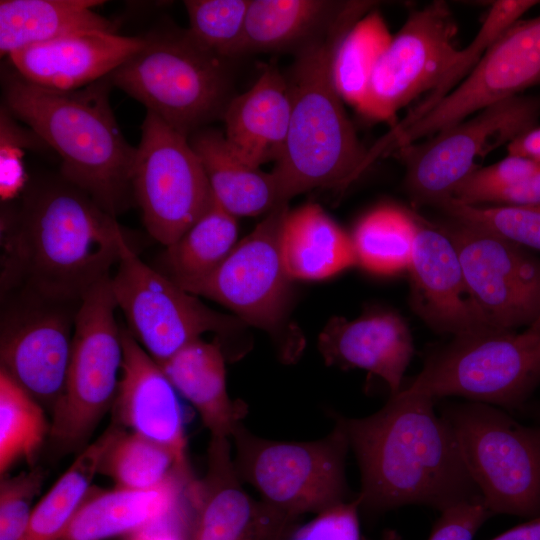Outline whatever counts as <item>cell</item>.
Instances as JSON below:
<instances>
[{"label": "cell", "instance_id": "obj_1", "mask_svg": "<svg viewBox=\"0 0 540 540\" xmlns=\"http://www.w3.org/2000/svg\"><path fill=\"white\" fill-rule=\"evenodd\" d=\"M0 231V291L70 301L111 277L126 240L114 216L61 176L29 188Z\"/></svg>", "mask_w": 540, "mask_h": 540}, {"label": "cell", "instance_id": "obj_2", "mask_svg": "<svg viewBox=\"0 0 540 540\" xmlns=\"http://www.w3.org/2000/svg\"><path fill=\"white\" fill-rule=\"evenodd\" d=\"M361 471L359 507L377 514L420 504L443 512L482 499L456 437L434 410V399L402 389L376 413L335 416Z\"/></svg>", "mask_w": 540, "mask_h": 540}, {"label": "cell", "instance_id": "obj_3", "mask_svg": "<svg viewBox=\"0 0 540 540\" xmlns=\"http://www.w3.org/2000/svg\"><path fill=\"white\" fill-rule=\"evenodd\" d=\"M374 1H347L337 18L293 52L285 74L291 101L287 140L271 171L283 203L317 188L344 190L363 173L365 149L333 79L336 49Z\"/></svg>", "mask_w": 540, "mask_h": 540}, {"label": "cell", "instance_id": "obj_4", "mask_svg": "<svg viewBox=\"0 0 540 540\" xmlns=\"http://www.w3.org/2000/svg\"><path fill=\"white\" fill-rule=\"evenodd\" d=\"M110 75L60 91L35 85L16 71L4 83L7 111L27 124L61 158V177L116 216L133 197L136 147L124 138L112 111Z\"/></svg>", "mask_w": 540, "mask_h": 540}, {"label": "cell", "instance_id": "obj_5", "mask_svg": "<svg viewBox=\"0 0 540 540\" xmlns=\"http://www.w3.org/2000/svg\"><path fill=\"white\" fill-rule=\"evenodd\" d=\"M144 40L110 74L112 85L186 137L222 118L235 96L228 60L203 47L188 29Z\"/></svg>", "mask_w": 540, "mask_h": 540}, {"label": "cell", "instance_id": "obj_6", "mask_svg": "<svg viewBox=\"0 0 540 540\" xmlns=\"http://www.w3.org/2000/svg\"><path fill=\"white\" fill-rule=\"evenodd\" d=\"M111 277L95 285L80 304L64 390L51 412L49 447L54 456L80 453L113 407L123 346Z\"/></svg>", "mask_w": 540, "mask_h": 540}, {"label": "cell", "instance_id": "obj_7", "mask_svg": "<svg viewBox=\"0 0 540 540\" xmlns=\"http://www.w3.org/2000/svg\"><path fill=\"white\" fill-rule=\"evenodd\" d=\"M441 416L487 509L493 515L540 516V426L472 401L446 406Z\"/></svg>", "mask_w": 540, "mask_h": 540}, {"label": "cell", "instance_id": "obj_8", "mask_svg": "<svg viewBox=\"0 0 540 540\" xmlns=\"http://www.w3.org/2000/svg\"><path fill=\"white\" fill-rule=\"evenodd\" d=\"M539 383L540 331L490 330L456 336L430 355L402 390L434 400L460 396L517 408Z\"/></svg>", "mask_w": 540, "mask_h": 540}, {"label": "cell", "instance_id": "obj_9", "mask_svg": "<svg viewBox=\"0 0 540 540\" xmlns=\"http://www.w3.org/2000/svg\"><path fill=\"white\" fill-rule=\"evenodd\" d=\"M231 438L238 477L255 487L267 504L298 518L350 501L345 477L350 445L337 418L331 433L315 441L265 439L242 423Z\"/></svg>", "mask_w": 540, "mask_h": 540}, {"label": "cell", "instance_id": "obj_10", "mask_svg": "<svg viewBox=\"0 0 540 540\" xmlns=\"http://www.w3.org/2000/svg\"><path fill=\"white\" fill-rule=\"evenodd\" d=\"M536 84H540V15L506 30L470 73L418 119L392 125L367 149L364 168Z\"/></svg>", "mask_w": 540, "mask_h": 540}, {"label": "cell", "instance_id": "obj_11", "mask_svg": "<svg viewBox=\"0 0 540 540\" xmlns=\"http://www.w3.org/2000/svg\"><path fill=\"white\" fill-rule=\"evenodd\" d=\"M131 187L148 233L165 247L176 242L214 203L188 137L151 112L141 125Z\"/></svg>", "mask_w": 540, "mask_h": 540}, {"label": "cell", "instance_id": "obj_12", "mask_svg": "<svg viewBox=\"0 0 540 540\" xmlns=\"http://www.w3.org/2000/svg\"><path fill=\"white\" fill-rule=\"evenodd\" d=\"M539 114L540 99L515 96L397 151L412 201L439 206L452 198L479 158L535 127Z\"/></svg>", "mask_w": 540, "mask_h": 540}, {"label": "cell", "instance_id": "obj_13", "mask_svg": "<svg viewBox=\"0 0 540 540\" xmlns=\"http://www.w3.org/2000/svg\"><path fill=\"white\" fill-rule=\"evenodd\" d=\"M111 288L125 316L127 330L156 361L163 362L206 332L220 336L238 331L244 322L212 310L196 295L182 289L155 268L144 263L128 244Z\"/></svg>", "mask_w": 540, "mask_h": 540}, {"label": "cell", "instance_id": "obj_14", "mask_svg": "<svg viewBox=\"0 0 540 540\" xmlns=\"http://www.w3.org/2000/svg\"><path fill=\"white\" fill-rule=\"evenodd\" d=\"M1 292L0 368L50 413L62 395L81 301Z\"/></svg>", "mask_w": 540, "mask_h": 540}, {"label": "cell", "instance_id": "obj_15", "mask_svg": "<svg viewBox=\"0 0 540 540\" xmlns=\"http://www.w3.org/2000/svg\"><path fill=\"white\" fill-rule=\"evenodd\" d=\"M457 33L444 1L412 11L378 60L358 112L392 126L398 111L430 92L455 62Z\"/></svg>", "mask_w": 540, "mask_h": 540}, {"label": "cell", "instance_id": "obj_16", "mask_svg": "<svg viewBox=\"0 0 540 540\" xmlns=\"http://www.w3.org/2000/svg\"><path fill=\"white\" fill-rule=\"evenodd\" d=\"M451 239L475 302L498 330L531 325L540 303V259L505 238L451 219Z\"/></svg>", "mask_w": 540, "mask_h": 540}, {"label": "cell", "instance_id": "obj_17", "mask_svg": "<svg viewBox=\"0 0 540 540\" xmlns=\"http://www.w3.org/2000/svg\"><path fill=\"white\" fill-rule=\"evenodd\" d=\"M281 204L237 242L220 267L196 290L232 310L246 324L277 335L289 304L291 282L280 249L288 213Z\"/></svg>", "mask_w": 540, "mask_h": 540}, {"label": "cell", "instance_id": "obj_18", "mask_svg": "<svg viewBox=\"0 0 540 540\" xmlns=\"http://www.w3.org/2000/svg\"><path fill=\"white\" fill-rule=\"evenodd\" d=\"M229 440L210 439L207 472L192 486L189 540H285L297 518L245 492Z\"/></svg>", "mask_w": 540, "mask_h": 540}, {"label": "cell", "instance_id": "obj_19", "mask_svg": "<svg viewBox=\"0 0 540 540\" xmlns=\"http://www.w3.org/2000/svg\"><path fill=\"white\" fill-rule=\"evenodd\" d=\"M413 213L416 234L411 263L410 303L432 329L463 336L498 330L468 289L457 251L440 225Z\"/></svg>", "mask_w": 540, "mask_h": 540}, {"label": "cell", "instance_id": "obj_20", "mask_svg": "<svg viewBox=\"0 0 540 540\" xmlns=\"http://www.w3.org/2000/svg\"><path fill=\"white\" fill-rule=\"evenodd\" d=\"M123 361L114 422L172 451L190 466L184 416L178 392L156 361L121 328Z\"/></svg>", "mask_w": 540, "mask_h": 540}, {"label": "cell", "instance_id": "obj_21", "mask_svg": "<svg viewBox=\"0 0 540 540\" xmlns=\"http://www.w3.org/2000/svg\"><path fill=\"white\" fill-rule=\"evenodd\" d=\"M144 37L81 31L15 51L8 57L25 80L70 91L109 76L143 45Z\"/></svg>", "mask_w": 540, "mask_h": 540}, {"label": "cell", "instance_id": "obj_22", "mask_svg": "<svg viewBox=\"0 0 540 540\" xmlns=\"http://www.w3.org/2000/svg\"><path fill=\"white\" fill-rule=\"evenodd\" d=\"M327 365L360 368L382 378L391 395L401 390L402 379L414 352L408 325L396 313L377 311L353 320L334 317L318 338Z\"/></svg>", "mask_w": 540, "mask_h": 540}, {"label": "cell", "instance_id": "obj_23", "mask_svg": "<svg viewBox=\"0 0 540 540\" xmlns=\"http://www.w3.org/2000/svg\"><path fill=\"white\" fill-rule=\"evenodd\" d=\"M290 117L285 74L275 64H265L252 87L228 103L222 115L224 136L237 156L260 168L281 158Z\"/></svg>", "mask_w": 540, "mask_h": 540}, {"label": "cell", "instance_id": "obj_24", "mask_svg": "<svg viewBox=\"0 0 540 540\" xmlns=\"http://www.w3.org/2000/svg\"><path fill=\"white\" fill-rule=\"evenodd\" d=\"M196 478L180 475L151 490H89L59 540L129 535L173 509Z\"/></svg>", "mask_w": 540, "mask_h": 540}, {"label": "cell", "instance_id": "obj_25", "mask_svg": "<svg viewBox=\"0 0 540 540\" xmlns=\"http://www.w3.org/2000/svg\"><path fill=\"white\" fill-rule=\"evenodd\" d=\"M179 395L198 411L212 438H231L246 414L226 387L225 353L219 341L195 340L157 363Z\"/></svg>", "mask_w": 540, "mask_h": 540}, {"label": "cell", "instance_id": "obj_26", "mask_svg": "<svg viewBox=\"0 0 540 540\" xmlns=\"http://www.w3.org/2000/svg\"><path fill=\"white\" fill-rule=\"evenodd\" d=\"M203 166L214 200L231 215L258 216L283 203L272 172L243 161L224 132L204 127L188 137Z\"/></svg>", "mask_w": 540, "mask_h": 540}, {"label": "cell", "instance_id": "obj_27", "mask_svg": "<svg viewBox=\"0 0 540 540\" xmlns=\"http://www.w3.org/2000/svg\"><path fill=\"white\" fill-rule=\"evenodd\" d=\"M280 249L292 280H323L357 265L351 235L314 203L288 211Z\"/></svg>", "mask_w": 540, "mask_h": 540}, {"label": "cell", "instance_id": "obj_28", "mask_svg": "<svg viewBox=\"0 0 540 540\" xmlns=\"http://www.w3.org/2000/svg\"><path fill=\"white\" fill-rule=\"evenodd\" d=\"M347 1L251 0L234 58L263 52H294L325 30Z\"/></svg>", "mask_w": 540, "mask_h": 540}, {"label": "cell", "instance_id": "obj_29", "mask_svg": "<svg viewBox=\"0 0 540 540\" xmlns=\"http://www.w3.org/2000/svg\"><path fill=\"white\" fill-rule=\"evenodd\" d=\"M102 3L99 0H1V56L75 32H116L114 23L95 10Z\"/></svg>", "mask_w": 540, "mask_h": 540}, {"label": "cell", "instance_id": "obj_30", "mask_svg": "<svg viewBox=\"0 0 540 540\" xmlns=\"http://www.w3.org/2000/svg\"><path fill=\"white\" fill-rule=\"evenodd\" d=\"M237 238V218L214 200L176 242L165 247L156 270L194 295L228 257Z\"/></svg>", "mask_w": 540, "mask_h": 540}, {"label": "cell", "instance_id": "obj_31", "mask_svg": "<svg viewBox=\"0 0 540 540\" xmlns=\"http://www.w3.org/2000/svg\"><path fill=\"white\" fill-rule=\"evenodd\" d=\"M124 428L113 422L90 443L34 507L20 540H59L87 496L101 461Z\"/></svg>", "mask_w": 540, "mask_h": 540}, {"label": "cell", "instance_id": "obj_32", "mask_svg": "<svg viewBox=\"0 0 540 540\" xmlns=\"http://www.w3.org/2000/svg\"><path fill=\"white\" fill-rule=\"evenodd\" d=\"M415 234L412 212L393 205L374 208L359 220L351 235L356 264L378 275L407 271Z\"/></svg>", "mask_w": 540, "mask_h": 540}, {"label": "cell", "instance_id": "obj_33", "mask_svg": "<svg viewBox=\"0 0 540 540\" xmlns=\"http://www.w3.org/2000/svg\"><path fill=\"white\" fill-rule=\"evenodd\" d=\"M50 433L44 407L0 368V474L19 461L34 467Z\"/></svg>", "mask_w": 540, "mask_h": 540}, {"label": "cell", "instance_id": "obj_34", "mask_svg": "<svg viewBox=\"0 0 540 540\" xmlns=\"http://www.w3.org/2000/svg\"><path fill=\"white\" fill-rule=\"evenodd\" d=\"M98 473L124 490H151L177 476L193 475L190 466L183 465L168 448L125 430L106 451Z\"/></svg>", "mask_w": 540, "mask_h": 540}, {"label": "cell", "instance_id": "obj_35", "mask_svg": "<svg viewBox=\"0 0 540 540\" xmlns=\"http://www.w3.org/2000/svg\"><path fill=\"white\" fill-rule=\"evenodd\" d=\"M393 35L377 10L360 18L340 41L333 61V79L341 99L359 110L375 66Z\"/></svg>", "mask_w": 540, "mask_h": 540}, {"label": "cell", "instance_id": "obj_36", "mask_svg": "<svg viewBox=\"0 0 540 540\" xmlns=\"http://www.w3.org/2000/svg\"><path fill=\"white\" fill-rule=\"evenodd\" d=\"M539 2L535 0L495 1L472 41L465 48L460 49L455 62L438 84L393 125H408L436 105L470 73L494 42Z\"/></svg>", "mask_w": 540, "mask_h": 540}, {"label": "cell", "instance_id": "obj_37", "mask_svg": "<svg viewBox=\"0 0 540 540\" xmlns=\"http://www.w3.org/2000/svg\"><path fill=\"white\" fill-rule=\"evenodd\" d=\"M438 207L451 219L540 251V205H470L449 198Z\"/></svg>", "mask_w": 540, "mask_h": 540}, {"label": "cell", "instance_id": "obj_38", "mask_svg": "<svg viewBox=\"0 0 540 540\" xmlns=\"http://www.w3.org/2000/svg\"><path fill=\"white\" fill-rule=\"evenodd\" d=\"M251 0H186L189 32L217 56L234 58Z\"/></svg>", "mask_w": 540, "mask_h": 540}, {"label": "cell", "instance_id": "obj_39", "mask_svg": "<svg viewBox=\"0 0 540 540\" xmlns=\"http://www.w3.org/2000/svg\"><path fill=\"white\" fill-rule=\"evenodd\" d=\"M41 467L15 476H2L0 482V540H20L29 524L34 498L45 482Z\"/></svg>", "mask_w": 540, "mask_h": 540}, {"label": "cell", "instance_id": "obj_40", "mask_svg": "<svg viewBox=\"0 0 540 540\" xmlns=\"http://www.w3.org/2000/svg\"><path fill=\"white\" fill-rule=\"evenodd\" d=\"M540 169L533 160L508 154L504 159L472 171L456 188L455 200L470 204L482 205L491 194L522 180Z\"/></svg>", "mask_w": 540, "mask_h": 540}, {"label": "cell", "instance_id": "obj_41", "mask_svg": "<svg viewBox=\"0 0 540 540\" xmlns=\"http://www.w3.org/2000/svg\"><path fill=\"white\" fill-rule=\"evenodd\" d=\"M357 498L329 507L290 533L288 540H361Z\"/></svg>", "mask_w": 540, "mask_h": 540}, {"label": "cell", "instance_id": "obj_42", "mask_svg": "<svg viewBox=\"0 0 540 540\" xmlns=\"http://www.w3.org/2000/svg\"><path fill=\"white\" fill-rule=\"evenodd\" d=\"M6 110L1 114V149H0V196L8 201L17 196L26 184L22 155L25 138L18 134V128L12 125V119Z\"/></svg>", "mask_w": 540, "mask_h": 540}, {"label": "cell", "instance_id": "obj_43", "mask_svg": "<svg viewBox=\"0 0 540 540\" xmlns=\"http://www.w3.org/2000/svg\"><path fill=\"white\" fill-rule=\"evenodd\" d=\"M492 516L483 499L457 504L441 512L428 540H473Z\"/></svg>", "mask_w": 540, "mask_h": 540}, {"label": "cell", "instance_id": "obj_44", "mask_svg": "<svg viewBox=\"0 0 540 540\" xmlns=\"http://www.w3.org/2000/svg\"><path fill=\"white\" fill-rule=\"evenodd\" d=\"M191 487L169 512L127 535V540H189L193 515Z\"/></svg>", "mask_w": 540, "mask_h": 540}, {"label": "cell", "instance_id": "obj_45", "mask_svg": "<svg viewBox=\"0 0 540 540\" xmlns=\"http://www.w3.org/2000/svg\"><path fill=\"white\" fill-rule=\"evenodd\" d=\"M485 203L507 206L540 205V169L530 176L491 194L483 204Z\"/></svg>", "mask_w": 540, "mask_h": 540}, {"label": "cell", "instance_id": "obj_46", "mask_svg": "<svg viewBox=\"0 0 540 540\" xmlns=\"http://www.w3.org/2000/svg\"><path fill=\"white\" fill-rule=\"evenodd\" d=\"M508 154L519 155L540 165V127H533L507 144Z\"/></svg>", "mask_w": 540, "mask_h": 540}, {"label": "cell", "instance_id": "obj_47", "mask_svg": "<svg viewBox=\"0 0 540 540\" xmlns=\"http://www.w3.org/2000/svg\"><path fill=\"white\" fill-rule=\"evenodd\" d=\"M492 540H540V516L512 527Z\"/></svg>", "mask_w": 540, "mask_h": 540}, {"label": "cell", "instance_id": "obj_48", "mask_svg": "<svg viewBox=\"0 0 540 540\" xmlns=\"http://www.w3.org/2000/svg\"><path fill=\"white\" fill-rule=\"evenodd\" d=\"M529 329L534 330V331H540V303H539L537 316L535 320L532 322V324L530 325Z\"/></svg>", "mask_w": 540, "mask_h": 540}, {"label": "cell", "instance_id": "obj_49", "mask_svg": "<svg viewBox=\"0 0 540 540\" xmlns=\"http://www.w3.org/2000/svg\"><path fill=\"white\" fill-rule=\"evenodd\" d=\"M382 540H399V536L393 531H388L384 534Z\"/></svg>", "mask_w": 540, "mask_h": 540}]
</instances>
